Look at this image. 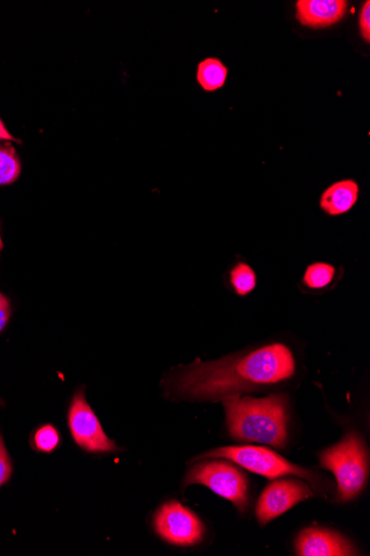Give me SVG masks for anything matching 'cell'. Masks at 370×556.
Wrapping results in <instances>:
<instances>
[{
  "instance_id": "obj_1",
  "label": "cell",
  "mask_w": 370,
  "mask_h": 556,
  "mask_svg": "<svg viewBox=\"0 0 370 556\" xmlns=\"http://www.w3.org/2000/svg\"><path fill=\"white\" fill-rule=\"evenodd\" d=\"M296 370L290 348L264 345L246 355L188 367L170 382L171 390L196 400H227L242 392L290 380Z\"/></svg>"
},
{
  "instance_id": "obj_4",
  "label": "cell",
  "mask_w": 370,
  "mask_h": 556,
  "mask_svg": "<svg viewBox=\"0 0 370 556\" xmlns=\"http://www.w3.org/2000/svg\"><path fill=\"white\" fill-rule=\"evenodd\" d=\"M202 458L228 459L242 468L256 475L277 479L285 476H296L311 480L312 473L304 468H299L275 451L260 446H225L204 454Z\"/></svg>"
},
{
  "instance_id": "obj_20",
  "label": "cell",
  "mask_w": 370,
  "mask_h": 556,
  "mask_svg": "<svg viewBox=\"0 0 370 556\" xmlns=\"http://www.w3.org/2000/svg\"><path fill=\"white\" fill-rule=\"evenodd\" d=\"M0 140L17 141V139L8 130L2 119H0Z\"/></svg>"
},
{
  "instance_id": "obj_2",
  "label": "cell",
  "mask_w": 370,
  "mask_h": 556,
  "mask_svg": "<svg viewBox=\"0 0 370 556\" xmlns=\"http://www.w3.org/2000/svg\"><path fill=\"white\" fill-rule=\"evenodd\" d=\"M230 434L247 442L284 447L288 440V396H232L224 400Z\"/></svg>"
},
{
  "instance_id": "obj_21",
  "label": "cell",
  "mask_w": 370,
  "mask_h": 556,
  "mask_svg": "<svg viewBox=\"0 0 370 556\" xmlns=\"http://www.w3.org/2000/svg\"><path fill=\"white\" fill-rule=\"evenodd\" d=\"M3 248H4L3 239H2V236H0V252H2Z\"/></svg>"
},
{
  "instance_id": "obj_7",
  "label": "cell",
  "mask_w": 370,
  "mask_h": 556,
  "mask_svg": "<svg viewBox=\"0 0 370 556\" xmlns=\"http://www.w3.org/2000/svg\"><path fill=\"white\" fill-rule=\"evenodd\" d=\"M69 428L76 443L89 452L102 453L119 450L116 443L104 433L82 390L77 392L73 399L69 409Z\"/></svg>"
},
{
  "instance_id": "obj_5",
  "label": "cell",
  "mask_w": 370,
  "mask_h": 556,
  "mask_svg": "<svg viewBox=\"0 0 370 556\" xmlns=\"http://www.w3.org/2000/svg\"><path fill=\"white\" fill-rule=\"evenodd\" d=\"M186 484H202L231 501L240 513L247 507L248 483L246 477L226 462H204L189 471Z\"/></svg>"
},
{
  "instance_id": "obj_9",
  "label": "cell",
  "mask_w": 370,
  "mask_h": 556,
  "mask_svg": "<svg viewBox=\"0 0 370 556\" xmlns=\"http://www.w3.org/2000/svg\"><path fill=\"white\" fill-rule=\"evenodd\" d=\"M295 551L301 556L356 555V549L346 538L323 528L303 530L296 540Z\"/></svg>"
},
{
  "instance_id": "obj_8",
  "label": "cell",
  "mask_w": 370,
  "mask_h": 556,
  "mask_svg": "<svg viewBox=\"0 0 370 556\" xmlns=\"http://www.w3.org/2000/svg\"><path fill=\"white\" fill-rule=\"evenodd\" d=\"M311 496L310 488L298 480H278L259 496L256 505L257 520L267 525Z\"/></svg>"
},
{
  "instance_id": "obj_11",
  "label": "cell",
  "mask_w": 370,
  "mask_h": 556,
  "mask_svg": "<svg viewBox=\"0 0 370 556\" xmlns=\"http://www.w3.org/2000/svg\"><path fill=\"white\" fill-rule=\"evenodd\" d=\"M359 188L354 180H342L329 187L321 197V208L330 216L348 213L358 199Z\"/></svg>"
},
{
  "instance_id": "obj_16",
  "label": "cell",
  "mask_w": 370,
  "mask_h": 556,
  "mask_svg": "<svg viewBox=\"0 0 370 556\" xmlns=\"http://www.w3.org/2000/svg\"><path fill=\"white\" fill-rule=\"evenodd\" d=\"M34 440L38 450L51 452L59 446L61 437L54 427L44 426L36 432Z\"/></svg>"
},
{
  "instance_id": "obj_6",
  "label": "cell",
  "mask_w": 370,
  "mask_h": 556,
  "mask_svg": "<svg viewBox=\"0 0 370 556\" xmlns=\"http://www.w3.org/2000/svg\"><path fill=\"white\" fill-rule=\"evenodd\" d=\"M154 528L165 541L178 546L197 544L205 532L197 516L177 501L167 502L157 510Z\"/></svg>"
},
{
  "instance_id": "obj_13",
  "label": "cell",
  "mask_w": 370,
  "mask_h": 556,
  "mask_svg": "<svg viewBox=\"0 0 370 556\" xmlns=\"http://www.w3.org/2000/svg\"><path fill=\"white\" fill-rule=\"evenodd\" d=\"M336 269L326 263H315L307 267L303 282L312 290H320L329 287L335 277Z\"/></svg>"
},
{
  "instance_id": "obj_17",
  "label": "cell",
  "mask_w": 370,
  "mask_h": 556,
  "mask_svg": "<svg viewBox=\"0 0 370 556\" xmlns=\"http://www.w3.org/2000/svg\"><path fill=\"white\" fill-rule=\"evenodd\" d=\"M13 468L9 453L3 438L0 437V486L4 485L10 480Z\"/></svg>"
},
{
  "instance_id": "obj_10",
  "label": "cell",
  "mask_w": 370,
  "mask_h": 556,
  "mask_svg": "<svg viewBox=\"0 0 370 556\" xmlns=\"http://www.w3.org/2000/svg\"><path fill=\"white\" fill-rule=\"evenodd\" d=\"M345 0H298L296 18L311 28H326L341 22L347 13Z\"/></svg>"
},
{
  "instance_id": "obj_3",
  "label": "cell",
  "mask_w": 370,
  "mask_h": 556,
  "mask_svg": "<svg viewBox=\"0 0 370 556\" xmlns=\"http://www.w3.org/2000/svg\"><path fill=\"white\" fill-rule=\"evenodd\" d=\"M321 467L335 476L342 501L355 498L368 478L369 458L365 441L355 432L348 433L340 443L322 452Z\"/></svg>"
},
{
  "instance_id": "obj_12",
  "label": "cell",
  "mask_w": 370,
  "mask_h": 556,
  "mask_svg": "<svg viewBox=\"0 0 370 556\" xmlns=\"http://www.w3.org/2000/svg\"><path fill=\"white\" fill-rule=\"evenodd\" d=\"M228 78V68L217 59H207L199 64L196 79L208 92L222 88Z\"/></svg>"
},
{
  "instance_id": "obj_14",
  "label": "cell",
  "mask_w": 370,
  "mask_h": 556,
  "mask_svg": "<svg viewBox=\"0 0 370 556\" xmlns=\"http://www.w3.org/2000/svg\"><path fill=\"white\" fill-rule=\"evenodd\" d=\"M21 172V162L14 148H0V186L15 182Z\"/></svg>"
},
{
  "instance_id": "obj_22",
  "label": "cell",
  "mask_w": 370,
  "mask_h": 556,
  "mask_svg": "<svg viewBox=\"0 0 370 556\" xmlns=\"http://www.w3.org/2000/svg\"><path fill=\"white\" fill-rule=\"evenodd\" d=\"M0 402H2V400H0Z\"/></svg>"
},
{
  "instance_id": "obj_15",
  "label": "cell",
  "mask_w": 370,
  "mask_h": 556,
  "mask_svg": "<svg viewBox=\"0 0 370 556\" xmlns=\"http://www.w3.org/2000/svg\"><path fill=\"white\" fill-rule=\"evenodd\" d=\"M230 282L237 294L245 296L256 288L257 278L247 264L239 263L230 273Z\"/></svg>"
},
{
  "instance_id": "obj_18",
  "label": "cell",
  "mask_w": 370,
  "mask_h": 556,
  "mask_svg": "<svg viewBox=\"0 0 370 556\" xmlns=\"http://www.w3.org/2000/svg\"><path fill=\"white\" fill-rule=\"evenodd\" d=\"M359 29L362 39L366 42L370 41V3L365 2L359 16Z\"/></svg>"
},
{
  "instance_id": "obj_19",
  "label": "cell",
  "mask_w": 370,
  "mask_h": 556,
  "mask_svg": "<svg viewBox=\"0 0 370 556\" xmlns=\"http://www.w3.org/2000/svg\"><path fill=\"white\" fill-rule=\"evenodd\" d=\"M11 317V305L9 299L0 293V332L4 330Z\"/></svg>"
}]
</instances>
